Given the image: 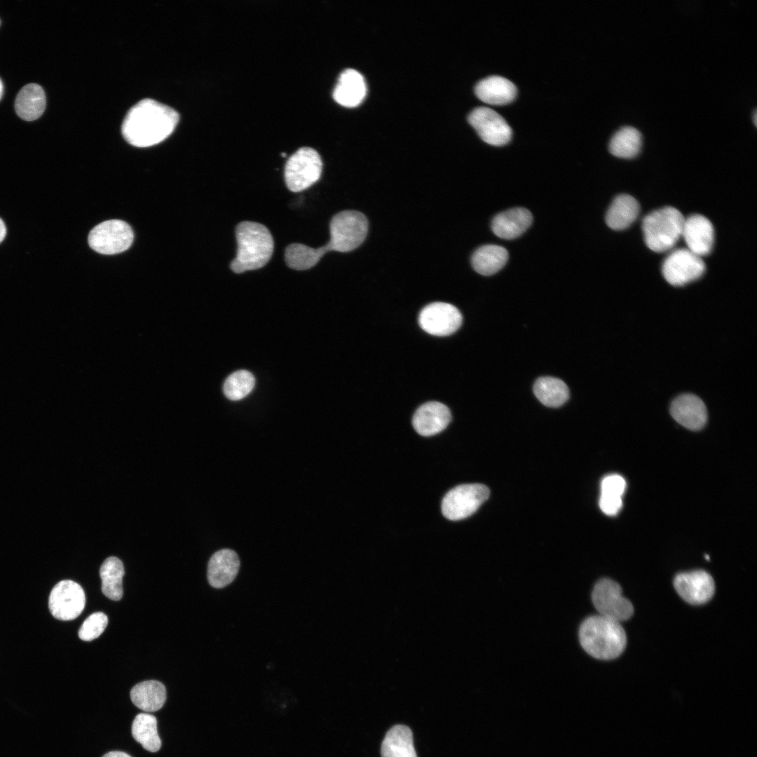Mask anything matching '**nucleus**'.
Instances as JSON below:
<instances>
[{
	"label": "nucleus",
	"mask_w": 757,
	"mask_h": 757,
	"mask_svg": "<svg viewBox=\"0 0 757 757\" xmlns=\"http://www.w3.org/2000/svg\"><path fill=\"white\" fill-rule=\"evenodd\" d=\"M330 240L318 248L301 243L289 245L285 259L290 268L302 271L315 266L328 251L348 252L358 247L368 231V221L361 212L344 210L336 214L329 224Z\"/></svg>",
	"instance_id": "nucleus-1"
},
{
	"label": "nucleus",
	"mask_w": 757,
	"mask_h": 757,
	"mask_svg": "<svg viewBox=\"0 0 757 757\" xmlns=\"http://www.w3.org/2000/svg\"><path fill=\"white\" fill-rule=\"evenodd\" d=\"M179 115L173 109L151 99L134 105L122 124V134L130 144L146 147L160 143L175 130Z\"/></svg>",
	"instance_id": "nucleus-2"
},
{
	"label": "nucleus",
	"mask_w": 757,
	"mask_h": 757,
	"mask_svg": "<svg viewBox=\"0 0 757 757\" xmlns=\"http://www.w3.org/2000/svg\"><path fill=\"white\" fill-rule=\"evenodd\" d=\"M237 253L230 264L236 273L259 269L271 259L274 240L268 228L258 222L244 221L236 228Z\"/></svg>",
	"instance_id": "nucleus-3"
},
{
	"label": "nucleus",
	"mask_w": 757,
	"mask_h": 757,
	"mask_svg": "<svg viewBox=\"0 0 757 757\" xmlns=\"http://www.w3.org/2000/svg\"><path fill=\"white\" fill-rule=\"evenodd\" d=\"M579 640L589 655L603 660L618 657L627 645L626 633L620 623L601 615L589 616L582 622Z\"/></svg>",
	"instance_id": "nucleus-4"
},
{
	"label": "nucleus",
	"mask_w": 757,
	"mask_h": 757,
	"mask_svg": "<svg viewBox=\"0 0 757 757\" xmlns=\"http://www.w3.org/2000/svg\"><path fill=\"white\" fill-rule=\"evenodd\" d=\"M685 218L675 207L667 206L648 214L642 221L647 247L655 252H667L682 236Z\"/></svg>",
	"instance_id": "nucleus-5"
},
{
	"label": "nucleus",
	"mask_w": 757,
	"mask_h": 757,
	"mask_svg": "<svg viewBox=\"0 0 757 757\" xmlns=\"http://www.w3.org/2000/svg\"><path fill=\"white\" fill-rule=\"evenodd\" d=\"M322 170V161L318 151L309 146L301 147L285 163L286 186L292 192L304 191L319 180Z\"/></svg>",
	"instance_id": "nucleus-6"
},
{
	"label": "nucleus",
	"mask_w": 757,
	"mask_h": 757,
	"mask_svg": "<svg viewBox=\"0 0 757 757\" xmlns=\"http://www.w3.org/2000/svg\"><path fill=\"white\" fill-rule=\"evenodd\" d=\"M489 488L481 484H466L451 489L443 498L442 512L449 520L465 519L475 513L489 496Z\"/></svg>",
	"instance_id": "nucleus-7"
},
{
	"label": "nucleus",
	"mask_w": 757,
	"mask_h": 757,
	"mask_svg": "<svg viewBox=\"0 0 757 757\" xmlns=\"http://www.w3.org/2000/svg\"><path fill=\"white\" fill-rule=\"evenodd\" d=\"M592 600L599 615L619 622L634 613L633 605L623 596L620 585L610 578H602L595 584Z\"/></svg>",
	"instance_id": "nucleus-8"
},
{
	"label": "nucleus",
	"mask_w": 757,
	"mask_h": 757,
	"mask_svg": "<svg viewBox=\"0 0 757 757\" xmlns=\"http://www.w3.org/2000/svg\"><path fill=\"white\" fill-rule=\"evenodd\" d=\"M134 234L126 222L111 219L94 227L89 233L88 243L95 251L103 254H115L127 250Z\"/></svg>",
	"instance_id": "nucleus-9"
},
{
	"label": "nucleus",
	"mask_w": 757,
	"mask_h": 757,
	"mask_svg": "<svg viewBox=\"0 0 757 757\" xmlns=\"http://www.w3.org/2000/svg\"><path fill=\"white\" fill-rule=\"evenodd\" d=\"M702 257L687 248L672 251L664 260L662 272L671 285L682 286L700 278L705 271Z\"/></svg>",
	"instance_id": "nucleus-10"
},
{
	"label": "nucleus",
	"mask_w": 757,
	"mask_h": 757,
	"mask_svg": "<svg viewBox=\"0 0 757 757\" xmlns=\"http://www.w3.org/2000/svg\"><path fill=\"white\" fill-rule=\"evenodd\" d=\"M85 604L83 588L71 580L57 582L52 589L48 599V607L53 616L63 621L76 618L82 613Z\"/></svg>",
	"instance_id": "nucleus-11"
},
{
	"label": "nucleus",
	"mask_w": 757,
	"mask_h": 757,
	"mask_svg": "<svg viewBox=\"0 0 757 757\" xmlns=\"http://www.w3.org/2000/svg\"><path fill=\"white\" fill-rule=\"evenodd\" d=\"M463 318L458 309L445 302H434L425 306L418 316L420 327L437 336H449L461 327Z\"/></svg>",
	"instance_id": "nucleus-12"
},
{
	"label": "nucleus",
	"mask_w": 757,
	"mask_h": 757,
	"mask_svg": "<svg viewBox=\"0 0 757 757\" xmlns=\"http://www.w3.org/2000/svg\"><path fill=\"white\" fill-rule=\"evenodd\" d=\"M468 122L480 138L487 144L503 146L512 137V129L505 118L491 108H475L468 116Z\"/></svg>",
	"instance_id": "nucleus-13"
},
{
	"label": "nucleus",
	"mask_w": 757,
	"mask_h": 757,
	"mask_svg": "<svg viewBox=\"0 0 757 757\" xmlns=\"http://www.w3.org/2000/svg\"><path fill=\"white\" fill-rule=\"evenodd\" d=\"M674 586L678 594L692 605L707 603L715 591L712 577L703 570L678 573L674 580Z\"/></svg>",
	"instance_id": "nucleus-14"
},
{
	"label": "nucleus",
	"mask_w": 757,
	"mask_h": 757,
	"mask_svg": "<svg viewBox=\"0 0 757 757\" xmlns=\"http://www.w3.org/2000/svg\"><path fill=\"white\" fill-rule=\"evenodd\" d=\"M687 249L700 256L709 254L714 242V229L711 221L701 214L685 218L682 236Z\"/></svg>",
	"instance_id": "nucleus-15"
},
{
	"label": "nucleus",
	"mask_w": 757,
	"mask_h": 757,
	"mask_svg": "<svg viewBox=\"0 0 757 757\" xmlns=\"http://www.w3.org/2000/svg\"><path fill=\"white\" fill-rule=\"evenodd\" d=\"M451 419L449 409L439 402H428L416 411L412 425L422 436H431L444 430Z\"/></svg>",
	"instance_id": "nucleus-16"
},
{
	"label": "nucleus",
	"mask_w": 757,
	"mask_h": 757,
	"mask_svg": "<svg viewBox=\"0 0 757 757\" xmlns=\"http://www.w3.org/2000/svg\"><path fill=\"white\" fill-rule=\"evenodd\" d=\"M670 413L675 421L691 430L702 429L707 420L704 403L692 394H683L675 398L671 404Z\"/></svg>",
	"instance_id": "nucleus-17"
},
{
	"label": "nucleus",
	"mask_w": 757,
	"mask_h": 757,
	"mask_svg": "<svg viewBox=\"0 0 757 757\" xmlns=\"http://www.w3.org/2000/svg\"><path fill=\"white\" fill-rule=\"evenodd\" d=\"M240 568L237 553L230 549H222L214 553L207 565V580L210 585L217 589L223 588L236 578Z\"/></svg>",
	"instance_id": "nucleus-18"
},
{
	"label": "nucleus",
	"mask_w": 757,
	"mask_h": 757,
	"mask_svg": "<svg viewBox=\"0 0 757 757\" xmlns=\"http://www.w3.org/2000/svg\"><path fill=\"white\" fill-rule=\"evenodd\" d=\"M367 86L364 77L353 69L341 72L333 91V98L339 104L355 107L364 99Z\"/></svg>",
	"instance_id": "nucleus-19"
},
{
	"label": "nucleus",
	"mask_w": 757,
	"mask_h": 757,
	"mask_svg": "<svg viewBox=\"0 0 757 757\" xmlns=\"http://www.w3.org/2000/svg\"><path fill=\"white\" fill-rule=\"evenodd\" d=\"M532 219V214L528 210L515 207L498 214L492 220L491 229L500 238L513 239L527 230Z\"/></svg>",
	"instance_id": "nucleus-20"
},
{
	"label": "nucleus",
	"mask_w": 757,
	"mask_h": 757,
	"mask_svg": "<svg viewBox=\"0 0 757 757\" xmlns=\"http://www.w3.org/2000/svg\"><path fill=\"white\" fill-rule=\"evenodd\" d=\"M475 92L477 97L485 103L503 105L515 98L517 88L512 81L504 77L491 76L479 81Z\"/></svg>",
	"instance_id": "nucleus-21"
},
{
	"label": "nucleus",
	"mask_w": 757,
	"mask_h": 757,
	"mask_svg": "<svg viewBox=\"0 0 757 757\" xmlns=\"http://www.w3.org/2000/svg\"><path fill=\"white\" fill-rule=\"evenodd\" d=\"M639 212V204L633 196L620 194L611 204L606 214V222L613 230H624L637 219Z\"/></svg>",
	"instance_id": "nucleus-22"
},
{
	"label": "nucleus",
	"mask_w": 757,
	"mask_h": 757,
	"mask_svg": "<svg viewBox=\"0 0 757 757\" xmlns=\"http://www.w3.org/2000/svg\"><path fill=\"white\" fill-rule=\"evenodd\" d=\"M45 107V93L36 83L27 84L17 95L15 102V111L25 121L37 119L43 113Z\"/></svg>",
	"instance_id": "nucleus-23"
},
{
	"label": "nucleus",
	"mask_w": 757,
	"mask_h": 757,
	"mask_svg": "<svg viewBox=\"0 0 757 757\" xmlns=\"http://www.w3.org/2000/svg\"><path fill=\"white\" fill-rule=\"evenodd\" d=\"M130 699L137 707L144 711H156L162 708L166 700V689L160 681H145L131 689Z\"/></svg>",
	"instance_id": "nucleus-24"
},
{
	"label": "nucleus",
	"mask_w": 757,
	"mask_h": 757,
	"mask_svg": "<svg viewBox=\"0 0 757 757\" xmlns=\"http://www.w3.org/2000/svg\"><path fill=\"white\" fill-rule=\"evenodd\" d=\"M382 757H417L409 728L396 725L386 733L381 744Z\"/></svg>",
	"instance_id": "nucleus-25"
},
{
	"label": "nucleus",
	"mask_w": 757,
	"mask_h": 757,
	"mask_svg": "<svg viewBox=\"0 0 757 757\" xmlns=\"http://www.w3.org/2000/svg\"><path fill=\"white\" fill-rule=\"evenodd\" d=\"M508 259L507 251L496 245L479 247L472 254L471 262L475 271L483 275H491L500 271Z\"/></svg>",
	"instance_id": "nucleus-26"
},
{
	"label": "nucleus",
	"mask_w": 757,
	"mask_h": 757,
	"mask_svg": "<svg viewBox=\"0 0 757 757\" xmlns=\"http://www.w3.org/2000/svg\"><path fill=\"white\" fill-rule=\"evenodd\" d=\"M626 489L625 479L618 474L603 477L601 482L599 507L609 516L617 514L622 507V495Z\"/></svg>",
	"instance_id": "nucleus-27"
},
{
	"label": "nucleus",
	"mask_w": 757,
	"mask_h": 757,
	"mask_svg": "<svg viewBox=\"0 0 757 757\" xmlns=\"http://www.w3.org/2000/svg\"><path fill=\"white\" fill-rule=\"evenodd\" d=\"M125 574L122 561L116 557L106 559L100 568L102 592L109 599L120 600L123 594V578Z\"/></svg>",
	"instance_id": "nucleus-28"
},
{
	"label": "nucleus",
	"mask_w": 757,
	"mask_h": 757,
	"mask_svg": "<svg viewBox=\"0 0 757 757\" xmlns=\"http://www.w3.org/2000/svg\"><path fill=\"white\" fill-rule=\"evenodd\" d=\"M533 392L538 400L549 407H559L569 397L566 384L559 378L550 376L537 379L533 386Z\"/></svg>",
	"instance_id": "nucleus-29"
},
{
	"label": "nucleus",
	"mask_w": 757,
	"mask_h": 757,
	"mask_svg": "<svg viewBox=\"0 0 757 757\" xmlns=\"http://www.w3.org/2000/svg\"><path fill=\"white\" fill-rule=\"evenodd\" d=\"M641 146V132L635 128L625 126L613 135L608 148L611 154L616 157L632 158L639 154Z\"/></svg>",
	"instance_id": "nucleus-30"
},
{
	"label": "nucleus",
	"mask_w": 757,
	"mask_h": 757,
	"mask_svg": "<svg viewBox=\"0 0 757 757\" xmlns=\"http://www.w3.org/2000/svg\"><path fill=\"white\" fill-rule=\"evenodd\" d=\"M132 735L148 751L156 752L161 746V740L157 731V721L151 714L142 713L135 717L132 724Z\"/></svg>",
	"instance_id": "nucleus-31"
},
{
	"label": "nucleus",
	"mask_w": 757,
	"mask_h": 757,
	"mask_svg": "<svg viewBox=\"0 0 757 757\" xmlns=\"http://www.w3.org/2000/svg\"><path fill=\"white\" fill-rule=\"evenodd\" d=\"M254 385L255 378L251 372L238 370L227 377L224 383L223 391L228 399L237 401L249 395Z\"/></svg>",
	"instance_id": "nucleus-32"
},
{
	"label": "nucleus",
	"mask_w": 757,
	"mask_h": 757,
	"mask_svg": "<svg viewBox=\"0 0 757 757\" xmlns=\"http://www.w3.org/2000/svg\"><path fill=\"white\" fill-rule=\"evenodd\" d=\"M108 624V618L102 612H95L89 615L79 630V637L90 641L99 637Z\"/></svg>",
	"instance_id": "nucleus-33"
},
{
	"label": "nucleus",
	"mask_w": 757,
	"mask_h": 757,
	"mask_svg": "<svg viewBox=\"0 0 757 757\" xmlns=\"http://www.w3.org/2000/svg\"><path fill=\"white\" fill-rule=\"evenodd\" d=\"M102 757H131V756H129L128 753L123 752V751H110V752L106 753Z\"/></svg>",
	"instance_id": "nucleus-34"
},
{
	"label": "nucleus",
	"mask_w": 757,
	"mask_h": 757,
	"mask_svg": "<svg viewBox=\"0 0 757 757\" xmlns=\"http://www.w3.org/2000/svg\"><path fill=\"white\" fill-rule=\"evenodd\" d=\"M6 234V228L4 222L0 218V243L3 241Z\"/></svg>",
	"instance_id": "nucleus-35"
},
{
	"label": "nucleus",
	"mask_w": 757,
	"mask_h": 757,
	"mask_svg": "<svg viewBox=\"0 0 757 757\" xmlns=\"http://www.w3.org/2000/svg\"><path fill=\"white\" fill-rule=\"evenodd\" d=\"M756 119H757V113H756V111H755L754 113H753V123H754V125L756 126V123H757Z\"/></svg>",
	"instance_id": "nucleus-36"
},
{
	"label": "nucleus",
	"mask_w": 757,
	"mask_h": 757,
	"mask_svg": "<svg viewBox=\"0 0 757 757\" xmlns=\"http://www.w3.org/2000/svg\"><path fill=\"white\" fill-rule=\"evenodd\" d=\"M2 94H3V85H2L1 81L0 79V99L1 98Z\"/></svg>",
	"instance_id": "nucleus-37"
},
{
	"label": "nucleus",
	"mask_w": 757,
	"mask_h": 757,
	"mask_svg": "<svg viewBox=\"0 0 757 757\" xmlns=\"http://www.w3.org/2000/svg\"><path fill=\"white\" fill-rule=\"evenodd\" d=\"M281 155H282V156H286V154H285V153H282V154H281Z\"/></svg>",
	"instance_id": "nucleus-38"
}]
</instances>
